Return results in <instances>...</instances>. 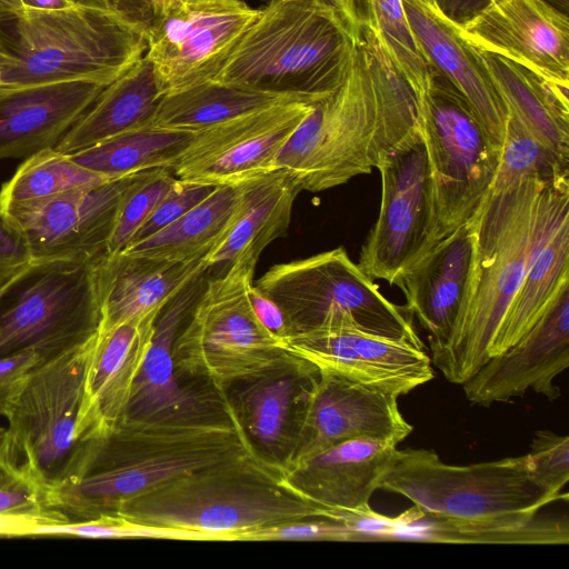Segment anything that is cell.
<instances>
[{
	"label": "cell",
	"instance_id": "cell-1",
	"mask_svg": "<svg viewBox=\"0 0 569 569\" xmlns=\"http://www.w3.org/2000/svg\"><path fill=\"white\" fill-rule=\"evenodd\" d=\"M260 453L239 408L221 395L199 412L124 418L109 435L86 440L46 503L67 522L88 520L176 478Z\"/></svg>",
	"mask_w": 569,
	"mask_h": 569
},
{
	"label": "cell",
	"instance_id": "cell-2",
	"mask_svg": "<svg viewBox=\"0 0 569 569\" xmlns=\"http://www.w3.org/2000/svg\"><path fill=\"white\" fill-rule=\"evenodd\" d=\"M419 127L415 97L379 40L353 36L337 84L318 99L276 160L301 190L325 191L370 173Z\"/></svg>",
	"mask_w": 569,
	"mask_h": 569
},
{
	"label": "cell",
	"instance_id": "cell-3",
	"mask_svg": "<svg viewBox=\"0 0 569 569\" xmlns=\"http://www.w3.org/2000/svg\"><path fill=\"white\" fill-rule=\"evenodd\" d=\"M569 214V172L555 177L497 173L471 214L477 249L466 307L431 363L462 385L488 360L498 325L538 248Z\"/></svg>",
	"mask_w": 569,
	"mask_h": 569
},
{
	"label": "cell",
	"instance_id": "cell-4",
	"mask_svg": "<svg viewBox=\"0 0 569 569\" xmlns=\"http://www.w3.org/2000/svg\"><path fill=\"white\" fill-rule=\"evenodd\" d=\"M327 511L292 485L283 465L260 453L164 482L111 515L202 540L246 541L257 530L327 517Z\"/></svg>",
	"mask_w": 569,
	"mask_h": 569
},
{
	"label": "cell",
	"instance_id": "cell-5",
	"mask_svg": "<svg viewBox=\"0 0 569 569\" xmlns=\"http://www.w3.org/2000/svg\"><path fill=\"white\" fill-rule=\"evenodd\" d=\"M353 36L320 0H272L260 9L212 80L321 93L339 81Z\"/></svg>",
	"mask_w": 569,
	"mask_h": 569
},
{
	"label": "cell",
	"instance_id": "cell-6",
	"mask_svg": "<svg viewBox=\"0 0 569 569\" xmlns=\"http://www.w3.org/2000/svg\"><path fill=\"white\" fill-rule=\"evenodd\" d=\"M3 37L10 59L0 88L90 81L110 84L146 54V36L83 7L24 10Z\"/></svg>",
	"mask_w": 569,
	"mask_h": 569
},
{
	"label": "cell",
	"instance_id": "cell-7",
	"mask_svg": "<svg viewBox=\"0 0 569 569\" xmlns=\"http://www.w3.org/2000/svg\"><path fill=\"white\" fill-rule=\"evenodd\" d=\"M258 261L238 259L201 290L173 343L177 375L203 378L217 389L307 363L257 319L248 298Z\"/></svg>",
	"mask_w": 569,
	"mask_h": 569
},
{
	"label": "cell",
	"instance_id": "cell-8",
	"mask_svg": "<svg viewBox=\"0 0 569 569\" xmlns=\"http://www.w3.org/2000/svg\"><path fill=\"white\" fill-rule=\"evenodd\" d=\"M254 284L280 308L289 335L348 328L423 348L406 307L385 298L343 247L274 264Z\"/></svg>",
	"mask_w": 569,
	"mask_h": 569
},
{
	"label": "cell",
	"instance_id": "cell-9",
	"mask_svg": "<svg viewBox=\"0 0 569 569\" xmlns=\"http://www.w3.org/2000/svg\"><path fill=\"white\" fill-rule=\"evenodd\" d=\"M380 489L403 496L423 513L456 519L536 512L565 500L535 482L527 455L457 466L433 450H398Z\"/></svg>",
	"mask_w": 569,
	"mask_h": 569
},
{
	"label": "cell",
	"instance_id": "cell-10",
	"mask_svg": "<svg viewBox=\"0 0 569 569\" xmlns=\"http://www.w3.org/2000/svg\"><path fill=\"white\" fill-rule=\"evenodd\" d=\"M416 108L430 173V247L471 217L495 180L501 150L446 80L435 77Z\"/></svg>",
	"mask_w": 569,
	"mask_h": 569
},
{
	"label": "cell",
	"instance_id": "cell-11",
	"mask_svg": "<svg viewBox=\"0 0 569 569\" xmlns=\"http://www.w3.org/2000/svg\"><path fill=\"white\" fill-rule=\"evenodd\" d=\"M96 335L37 366L6 416L13 459L46 495L68 478L84 443L77 432Z\"/></svg>",
	"mask_w": 569,
	"mask_h": 569
},
{
	"label": "cell",
	"instance_id": "cell-12",
	"mask_svg": "<svg viewBox=\"0 0 569 569\" xmlns=\"http://www.w3.org/2000/svg\"><path fill=\"white\" fill-rule=\"evenodd\" d=\"M98 257L56 260L32 272L33 279L0 312V357L33 349L46 360L97 333Z\"/></svg>",
	"mask_w": 569,
	"mask_h": 569
},
{
	"label": "cell",
	"instance_id": "cell-13",
	"mask_svg": "<svg viewBox=\"0 0 569 569\" xmlns=\"http://www.w3.org/2000/svg\"><path fill=\"white\" fill-rule=\"evenodd\" d=\"M259 11L242 0H170L147 37L160 96L212 80Z\"/></svg>",
	"mask_w": 569,
	"mask_h": 569
},
{
	"label": "cell",
	"instance_id": "cell-14",
	"mask_svg": "<svg viewBox=\"0 0 569 569\" xmlns=\"http://www.w3.org/2000/svg\"><path fill=\"white\" fill-rule=\"evenodd\" d=\"M381 200L358 266L372 280L391 284L397 273L429 247L431 190L420 128L379 163Z\"/></svg>",
	"mask_w": 569,
	"mask_h": 569
},
{
	"label": "cell",
	"instance_id": "cell-15",
	"mask_svg": "<svg viewBox=\"0 0 569 569\" xmlns=\"http://www.w3.org/2000/svg\"><path fill=\"white\" fill-rule=\"evenodd\" d=\"M317 100L278 104L200 130L170 170L180 180L212 186H237L276 170L278 154Z\"/></svg>",
	"mask_w": 569,
	"mask_h": 569
},
{
	"label": "cell",
	"instance_id": "cell-16",
	"mask_svg": "<svg viewBox=\"0 0 569 569\" xmlns=\"http://www.w3.org/2000/svg\"><path fill=\"white\" fill-rule=\"evenodd\" d=\"M298 398L301 407L286 469L349 439L371 438L398 445L412 431L400 412L398 397L331 373L312 377Z\"/></svg>",
	"mask_w": 569,
	"mask_h": 569
},
{
	"label": "cell",
	"instance_id": "cell-17",
	"mask_svg": "<svg viewBox=\"0 0 569 569\" xmlns=\"http://www.w3.org/2000/svg\"><path fill=\"white\" fill-rule=\"evenodd\" d=\"M461 38L506 58L553 88H569L568 17L545 0H487L465 21Z\"/></svg>",
	"mask_w": 569,
	"mask_h": 569
},
{
	"label": "cell",
	"instance_id": "cell-18",
	"mask_svg": "<svg viewBox=\"0 0 569 569\" xmlns=\"http://www.w3.org/2000/svg\"><path fill=\"white\" fill-rule=\"evenodd\" d=\"M284 349L318 372L396 397L433 379L423 348L348 328H316L289 335Z\"/></svg>",
	"mask_w": 569,
	"mask_h": 569
},
{
	"label": "cell",
	"instance_id": "cell-19",
	"mask_svg": "<svg viewBox=\"0 0 569 569\" xmlns=\"http://www.w3.org/2000/svg\"><path fill=\"white\" fill-rule=\"evenodd\" d=\"M140 173L7 211L23 229L38 266L56 260L94 258L106 252L121 200Z\"/></svg>",
	"mask_w": 569,
	"mask_h": 569
},
{
	"label": "cell",
	"instance_id": "cell-20",
	"mask_svg": "<svg viewBox=\"0 0 569 569\" xmlns=\"http://www.w3.org/2000/svg\"><path fill=\"white\" fill-rule=\"evenodd\" d=\"M569 367V284L512 347L490 358L461 386L472 405L489 407L528 390L549 401L560 397L555 379Z\"/></svg>",
	"mask_w": 569,
	"mask_h": 569
},
{
	"label": "cell",
	"instance_id": "cell-21",
	"mask_svg": "<svg viewBox=\"0 0 569 569\" xmlns=\"http://www.w3.org/2000/svg\"><path fill=\"white\" fill-rule=\"evenodd\" d=\"M476 249L477 233L470 217L402 268L391 282L401 289L406 309L428 332L430 349L449 340L463 312Z\"/></svg>",
	"mask_w": 569,
	"mask_h": 569
},
{
	"label": "cell",
	"instance_id": "cell-22",
	"mask_svg": "<svg viewBox=\"0 0 569 569\" xmlns=\"http://www.w3.org/2000/svg\"><path fill=\"white\" fill-rule=\"evenodd\" d=\"M159 315L97 331L78 426L81 442L109 435L123 419Z\"/></svg>",
	"mask_w": 569,
	"mask_h": 569
},
{
	"label": "cell",
	"instance_id": "cell-23",
	"mask_svg": "<svg viewBox=\"0 0 569 569\" xmlns=\"http://www.w3.org/2000/svg\"><path fill=\"white\" fill-rule=\"evenodd\" d=\"M397 445L357 438L331 446L286 469L289 480L307 498L328 509L371 510L369 500L390 471Z\"/></svg>",
	"mask_w": 569,
	"mask_h": 569
},
{
	"label": "cell",
	"instance_id": "cell-24",
	"mask_svg": "<svg viewBox=\"0 0 569 569\" xmlns=\"http://www.w3.org/2000/svg\"><path fill=\"white\" fill-rule=\"evenodd\" d=\"M410 28L431 67L471 108L495 144L502 150L508 111L487 74L461 38L457 20L440 3L402 0Z\"/></svg>",
	"mask_w": 569,
	"mask_h": 569
},
{
	"label": "cell",
	"instance_id": "cell-25",
	"mask_svg": "<svg viewBox=\"0 0 569 569\" xmlns=\"http://www.w3.org/2000/svg\"><path fill=\"white\" fill-rule=\"evenodd\" d=\"M104 87L62 81L0 88V159L54 148Z\"/></svg>",
	"mask_w": 569,
	"mask_h": 569
},
{
	"label": "cell",
	"instance_id": "cell-26",
	"mask_svg": "<svg viewBox=\"0 0 569 569\" xmlns=\"http://www.w3.org/2000/svg\"><path fill=\"white\" fill-rule=\"evenodd\" d=\"M99 330L159 315L187 284L208 269L201 258L186 263L118 252L97 259Z\"/></svg>",
	"mask_w": 569,
	"mask_h": 569
},
{
	"label": "cell",
	"instance_id": "cell-27",
	"mask_svg": "<svg viewBox=\"0 0 569 569\" xmlns=\"http://www.w3.org/2000/svg\"><path fill=\"white\" fill-rule=\"evenodd\" d=\"M203 274L187 284L159 313L150 345L133 382L124 418H160L199 412L209 400L179 385L173 343L202 290Z\"/></svg>",
	"mask_w": 569,
	"mask_h": 569
},
{
	"label": "cell",
	"instance_id": "cell-28",
	"mask_svg": "<svg viewBox=\"0 0 569 569\" xmlns=\"http://www.w3.org/2000/svg\"><path fill=\"white\" fill-rule=\"evenodd\" d=\"M381 541L411 540L440 543L567 545V519L539 511L480 519H456L421 512L415 506L398 517L385 516Z\"/></svg>",
	"mask_w": 569,
	"mask_h": 569
},
{
	"label": "cell",
	"instance_id": "cell-29",
	"mask_svg": "<svg viewBox=\"0 0 569 569\" xmlns=\"http://www.w3.org/2000/svg\"><path fill=\"white\" fill-rule=\"evenodd\" d=\"M238 186L237 211L222 237L202 258L208 268L230 266L242 258L258 261L261 252L289 230L300 189L287 171L276 169Z\"/></svg>",
	"mask_w": 569,
	"mask_h": 569
},
{
	"label": "cell",
	"instance_id": "cell-30",
	"mask_svg": "<svg viewBox=\"0 0 569 569\" xmlns=\"http://www.w3.org/2000/svg\"><path fill=\"white\" fill-rule=\"evenodd\" d=\"M468 46L503 102L508 117L569 164L568 93L506 58Z\"/></svg>",
	"mask_w": 569,
	"mask_h": 569
},
{
	"label": "cell",
	"instance_id": "cell-31",
	"mask_svg": "<svg viewBox=\"0 0 569 569\" xmlns=\"http://www.w3.org/2000/svg\"><path fill=\"white\" fill-rule=\"evenodd\" d=\"M160 98L153 66L144 54L102 89L54 149L72 153L151 124Z\"/></svg>",
	"mask_w": 569,
	"mask_h": 569
},
{
	"label": "cell",
	"instance_id": "cell-32",
	"mask_svg": "<svg viewBox=\"0 0 569 569\" xmlns=\"http://www.w3.org/2000/svg\"><path fill=\"white\" fill-rule=\"evenodd\" d=\"M326 92H280L208 80L161 97L152 124L170 129L200 131L278 104L313 101Z\"/></svg>",
	"mask_w": 569,
	"mask_h": 569
},
{
	"label": "cell",
	"instance_id": "cell-33",
	"mask_svg": "<svg viewBox=\"0 0 569 569\" xmlns=\"http://www.w3.org/2000/svg\"><path fill=\"white\" fill-rule=\"evenodd\" d=\"M569 284V214L552 229L531 259L489 347V359L521 339L558 292Z\"/></svg>",
	"mask_w": 569,
	"mask_h": 569
},
{
	"label": "cell",
	"instance_id": "cell-34",
	"mask_svg": "<svg viewBox=\"0 0 569 569\" xmlns=\"http://www.w3.org/2000/svg\"><path fill=\"white\" fill-rule=\"evenodd\" d=\"M239 203V186H216L200 203L154 234L121 252L173 263L203 258L231 222Z\"/></svg>",
	"mask_w": 569,
	"mask_h": 569
},
{
	"label": "cell",
	"instance_id": "cell-35",
	"mask_svg": "<svg viewBox=\"0 0 569 569\" xmlns=\"http://www.w3.org/2000/svg\"><path fill=\"white\" fill-rule=\"evenodd\" d=\"M197 132L151 123L68 154L83 168L117 179L153 169H171Z\"/></svg>",
	"mask_w": 569,
	"mask_h": 569
},
{
	"label": "cell",
	"instance_id": "cell-36",
	"mask_svg": "<svg viewBox=\"0 0 569 569\" xmlns=\"http://www.w3.org/2000/svg\"><path fill=\"white\" fill-rule=\"evenodd\" d=\"M356 3L361 26L379 40L416 103L420 102L430 92L436 76L410 28L402 0H356Z\"/></svg>",
	"mask_w": 569,
	"mask_h": 569
},
{
	"label": "cell",
	"instance_id": "cell-37",
	"mask_svg": "<svg viewBox=\"0 0 569 569\" xmlns=\"http://www.w3.org/2000/svg\"><path fill=\"white\" fill-rule=\"evenodd\" d=\"M110 180L78 164L68 153L47 148L30 154L3 183L0 204L8 210Z\"/></svg>",
	"mask_w": 569,
	"mask_h": 569
},
{
	"label": "cell",
	"instance_id": "cell-38",
	"mask_svg": "<svg viewBox=\"0 0 569 569\" xmlns=\"http://www.w3.org/2000/svg\"><path fill=\"white\" fill-rule=\"evenodd\" d=\"M319 373L308 363L256 379L243 393L240 415L251 438L266 446H278L289 419L298 387Z\"/></svg>",
	"mask_w": 569,
	"mask_h": 569
},
{
	"label": "cell",
	"instance_id": "cell-39",
	"mask_svg": "<svg viewBox=\"0 0 569 569\" xmlns=\"http://www.w3.org/2000/svg\"><path fill=\"white\" fill-rule=\"evenodd\" d=\"M176 179L166 168L143 171L137 177L121 200L106 253L121 252L130 244Z\"/></svg>",
	"mask_w": 569,
	"mask_h": 569
},
{
	"label": "cell",
	"instance_id": "cell-40",
	"mask_svg": "<svg viewBox=\"0 0 569 569\" xmlns=\"http://www.w3.org/2000/svg\"><path fill=\"white\" fill-rule=\"evenodd\" d=\"M0 516L38 519L47 525L66 523L49 510L46 493L32 475L18 465L0 429Z\"/></svg>",
	"mask_w": 569,
	"mask_h": 569
},
{
	"label": "cell",
	"instance_id": "cell-41",
	"mask_svg": "<svg viewBox=\"0 0 569 569\" xmlns=\"http://www.w3.org/2000/svg\"><path fill=\"white\" fill-rule=\"evenodd\" d=\"M34 536L202 540L200 536L190 531L142 525L117 515H101L82 521L42 526L34 531Z\"/></svg>",
	"mask_w": 569,
	"mask_h": 569
},
{
	"label": "cell",
	"instance_id": "cell-42",
	"mask_svg": "<svg viewBox=\"0 0 569 569\" xmlns=\"http://www.w3.org/2000/svg\"><path fill=\"white\" fill-rule=\"evenodd\" d=\"M527 459L535 482L567 501L568 495L561 490L569 480V437L551 430H537Z\"/></svg>",
	"mask_w": 569,
	"mask_h": 569
},
{
	"label": "cell",
	"instance_id": "cell-43",
	"mask_svg": "<svg viewBox=\"0 0 569 569\" xmlns=\"http://www.w3.org/2000/svg\"><path fill=\"white\" fill-rule=\"evenodd\" d=\"M38 267L23 229L0 204V293L6 295Z\"/></svg>",
	"mask_w": 569,
	"mask_h": 569
},
{
	"label": "cell",
	"instance_id": "cell-44",
	"mask_svg": "<svg viewBox=\"0 0 569 569\" xmlns=\"http://www.w3.org/2000/svg\"><path fill=\"white\" fill-rule=\"evenodd\" d=\"M216 186L176 179L172 187L134 234L131 243L141 241L188 212L207 198Z\"/></svg>",
	"mask_w": 569,
	"mask_h": 569
},
{
	"label": "cell",
	"instance_id": "cell-45",
	"mask_svg": "<svg viewBox=\"0 0 569 569\" xmlns=\"http://www.w3.org/2000/svg\"><path fill=\"white\" fill-rule=\"evenodd\" d=\"M353 541L350 528L340 519L318 517L251 532L246 541Z\"/></svg>",
	"mask_w": 569,
	"mask_h": 569
},
{
	"label": "cell",
	"instance_id": "cell-46",
	"mask_svg": "<svg viewBox=\"0 0 569 569\" xmlns=\"http://www.w3.org/2000/svg\"><path fill=\"white\" fill-rule=\"evenodd\" d=\"M72 6L109 13L141 31L146 38L170 0H68Z\"/></svg>",
	"mask_w": 569,
	"mask_h": 569
},
{
	"label": "cell",
	"instance_id": "cell-47",
	"mask_svg": "<svg viewBox=\"0 0 569 569\" xmlns=\"http://www.w3.org/2000/svg\"><path fill=\"white\" fill-rule=\"evenodd\" d=\"M43 360L33 349L0 357V416H7L28 377Z\"/></svg>",
	"mask_w": 569,
	"mask_h": 569
},
{
	"label": "cell",
	"instance_id": "cell-48",
	"mask_svg": "<svg viewBox=\"0 0 569 569\" xmlns=\"http://www.w3.org/2000/svg\"><path fill=\"white\" fill-rule=\"evenodd\" d=\"M248 298L259 322L272 335L284 340L289 330L280 308L262 293L252 282L248 288Z\"/></svg>",
	"mask_w": 569,
	"mask_h": 569
},
{
	"label": "cell",
	"instance_id": "cell-49",
	"mask_svg": "<svg viewBox=\"0 0 569 569\" xmlns=\"http://www.w3.org/2000/svg\"><path fill=\"white\" fill-rule=\"evenodd\" d=\"M46 522L31 518L0 516V537L34 536V531Z\"/></svg>",
	"mask_w": 569,
	"mask_h": 569
},
{
	"label": "cell",
	"instance_id": "cell-50",
	"mask_svg": "<svg viewBox=\"0 0 569 569\" xmlns=\"http://www.w3.org/2000/svg\"><path fill=\"white\" fill-rule=\"evenodd\" d=\"M333 9L349 31L357 34L361 31V20L358 12L356 0H320Z\"/></svg>",
	"mask_w": 569,
	"mask_h": 569
},
{
	"label": "cell",
	"instance_id": "cell-51",
	"mask_svg": "<svg viewBox=\"0 0 569 569\" xmlns=\"http://www.w3.org/2000/svg\"><path fill=\"white\" fill-rule=\"evenodd\" d=\"M26 10H60L72 6L68 0H20Z\"/></svg>",
	"mask_w": 569,
	"mask_h": 569
},
{
	"label": "cell",
	"instance_id": "cell-52",
	"mask_svg": "<svg viewBox=\"0 0 569 569\" xmlns=\"http://www.w3.org/2000/svg\"><path fill=\"white\" fill-rule=\"evenodd\" d=\"M24 10L20 0H0V23L13 20Z\"/></svg>",
	"mask_w": 569,
	"mask_h": 569
},
{
	"label": "cell",
	"instance_id": "cell-53",
	"mask_svg": "<svg viewBox=\"0 0 569 569\" xmlns=\"http://www.w3.org/2000/svg\"><path fill=\"white\" fill-rule=\"evenodd\" d=\"M9 50L6 43V40L2 36H0V87L2 82V78L4 76V72L7 70V67L9 64Z\"/></svg>",
	"mask_w": 569,
	"mask_h": 569
},
{
	"label": "cell",
	"instance_id": "cell-54",
	"mask_svg": "<svg viewBox=\"0 0 569 569\" xmlns=\"http://www.w3.org/2000/svg\"><path fill=\"white\" fill-rule=\"evenodd\" d=\"M477 2L478 0H451V7L455 12L467 13Z\"/></svg>",
	"mask_w": 569,
	"mask_h": 569
},
{
	"label": "cell",
	"instance_id": "cell-55",
	"mask_svg": "<svg viewBox=\"0 0 569 569\" xmlns=\"http://www.w3.org/2000/svg\"><path fill=\"white\" fill-rule=\"evenodd\" d=\"M425 2H428V3H439V0H422Z\"/></svg>",
	"mask_w": 569,
	"mask_h": 569
},
{
	"label": "cell",
	"instance_id": "cell-56",
	"mask_svg": "<svg viewBox=\"0 0 569 569\" xmlns=\"http://www.w3.org/2000/svg\"><path fill=\"white\" fill-rule=\"evenodd\" d=\"M3 296L4 295L0 293V307H1V301H2ZM0 312H1V308H0Z\"/></svg>",
	"mask_w": 569,
	"mask_h": 569
}]
</instances>
